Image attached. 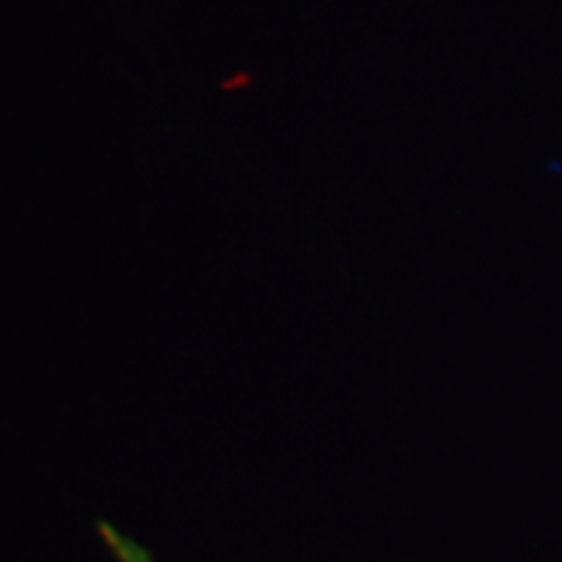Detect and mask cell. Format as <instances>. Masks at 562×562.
<instances>
[{
  "mask_svg": "<svg viewBox=\"0 0 562 562\" xmlns=\"http://www.w3.org/2000/svg\"><path fill=\"white\" fill-rule=\"evenodd\" d=\"M100 533L104 539V544L110 547L112 554H115L121 562H154L146 547H140L138 542H133L131 537H125L123 531H117L115 526L110 524H100Z\"/></svg>",
  "mask_w": 562,
  "mask_h": 562,
  "instance_id": "6da1fadb",
  "label": "cell"
}]
</instances>
